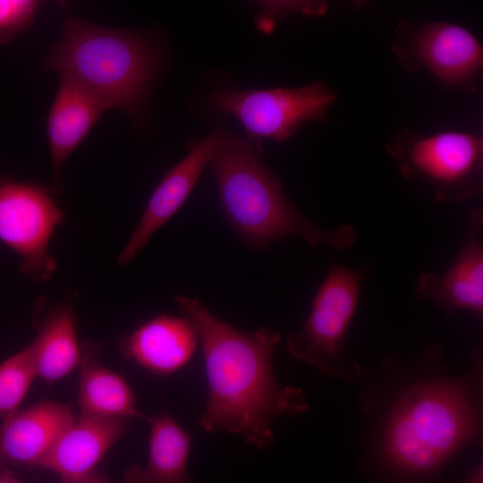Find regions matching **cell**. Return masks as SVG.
<instances>
[{
  "label": "cell",
  "mask_w": 483,
  "mask_h": 483,
  "mask_svg": "<svg viewBox=\"0 0 483 483\" xmlns=\"http://www.w3.org/2000/svg\"><path fill=\"white\" fill-rule=\"evenodd\" d=\"M443 356L442 347H428L387 386L360 398L369 453L394 483H434L462 449L482 443L481 353L474 350L468 371L456 375Z\"/></svg>",
  "instance_id": "cell-1"
},
{
  "label": "cell",
  "mask_w": 483,
  "mask_h": 483,
  "mask_svg": "<svg viewBox=\"0 0 483 483\" xmlns=\"http://www.w3.org/2000/svg\"><path fill=\"white\" fill-rule=\"evenodd\" d=\"M195 327L204 356L208 394L199 426L227 431L266 450L275 441L272 422L309 410L304 392L275 377L273 352L281 335L267 327L246 333L212 314L199 300L176 296Z\"/></svg>",
  "instance_id": "cell-2"
},
{
  "label": "cell",
  "mask_w": 483,
  "mask_h": 483,
  "mask_svg": "<svg viewBox=\"0 0 483 483\" xmlns=\"http://www.w3.org/2000/svg\"><path fill=\"white\" fill-rule=\"evenodd\" d=\"M208 165L223 213L249 249L263 250L289 236L341 250L357 242L353 225L325 229L305 216L287 198L278 176L264 164L250 141L223 132Z\"/></svg>",
  "instance_id": "cell-3"
},
{
  "label": "cell",
  "mask_w": 483,
  "mask_h": 483,
  "mask_svg": "<svg viewBox=\"0 0 483 483\" xmlns=\"http://www.w3.org/2000/svg\"><path fill=\"white\" fill-rule=\"evenodd\" d=\"M44 66L79 87L106 109L140 118L158 67L157 55L140 35L68 15Z\"/></svg>",
  "instance_id": "cell-4"
},
{
  "label": "cell",
  "mask_w": 483,
  "mask_h": 483,
  "mask_svg": "<svg viewBox=\"0 0 483 483\" xmlns=\"http://www.w3.org/2000/svg\"><path fill=\"white\" fill-rule=\"evenodd\" d=\"M362 275L357 268L333 261L318 288L301 329L286 338L290 354L334 378L357 383L362 367L346 359L345 338L358 307Z\"/></svg>",
  "instance_id": "cell-5"
},
{
  "label": "cell",
  "mask_w": 483,
  "mask_h": 483,
  "mask_svg": "<svg viewBox=\"0 0 483 483\" xmlns=\"http://www.w3.org/2000/svg\"><path fill=\"white\" fill-rule=\"evenodd\" d=\"M386 149L403 177L426 184L440 202H459L482 189L481 137L459 131L426 137L405 129Z\"/></svg>",
  "instance_id": "cell-6"
},
{
  "label": "cell",
  "mask_w": 483,
  "mask_h": 483,
  "mask_svg": "<svg viewBox=\"0 0 483 483\" xmlns=\"http://www.w3.org/2000/svg\"><path fill=\"white\" fill-rule=\"evenodd\" d=\"M336 96L326 83L315 81L299 88L220 89L211 104L239 121L250 137L284 143L304 123L325 120Z\"/></svg>",
  "instance_id": "cell-7"
},
{
  "label": "cell",
  "mask_w": 483,
  "mask_h": 483,
  "mask_svg": "<svg viewBox=\"0 0 483 483\" xmlns=\"http://www.w3.org/2000/svg\"><path fill=\"white\" fill-rule=\"evenodd\" d=\"M63 218L62 209L44 187L13 181L0 183V240L21 257V270L39 284L55 274L49 242Z\"/></svg>",
  "instance_id": "cell-8"
},
{
  "label": "cell",
  "mask_w": 483,
  "mask_h": 483,
  "mask_svg": "<svg viewBox=\"0 0 483 483\" xmlns=\"http://www.w3.org/2000/svg\"><path fill=\"white\" fill-rule=\"evenodd\" d=\"M394 53L409 72L426 70L453 87L473 89L483 65V48L467 29L447 22L413 25L400 21Z\"/></svg>",
  "instance_id": "cell-9"
},
{
  "label": "cell",
  "mask_w": 483,
  "mask_h": 483,
  "mask_svg": "<svg viewBox=\"0 0 483 483\" xmlns=\"http://www.w3.org/2000/svg\"><path fill=\"white\" fill-rule=\"evenodd\" d=\"M483 213L470 211L462 247L444 273L429 270L420 273L415 284V295L431 301L446 314L458 310L471 312L478 320L483 318Z\"/></svg>",
  "instance_id": "cell-10"
},
{
  "label": "cell",
  "mask_w": 483,
  "mask_h": 483,
  "mask_svg": "<svg viewBox=\"0 0 483 483\" xmlns=\"http://www.w3.org/2000/svg\"><path fill=\"white\" fill-rule=\"evenodd\" d=\"M222 131H214L193 145L188 154L170 168L152 193L146 208L117 262H131L160 229L184 204L204 167L217 149Z\"/></svg>",
  "instance_id": "cell-11"
},
{
  "label": "cell",
  "mask_w": 483,
  "mask_h": 483,
  "mask_svg": "<svg viewBox=\"0 0 483 483\" xmlns=\"http://www.w3.org/2000/svg\"><path fill=\"white\" fill-rule=\"evenodd\" d=\"M199 343L187 318L161 314L122 336L118 347L126 360L155 375L167 376L191 360Z\"/></svg>",
  "instance_id": "cell-12"
},
{
  "label": "cell",
  "mask_w": 483,
  "mask_h": 483,
  "mask_svg": "<svg viewBox=\"0 0 483 483\" xmlns=\"http://www.w3.org/2000/svg\"><path fill=\"white\" fill-rule=\"evenodd\" d=\"M75 420L71 407L58 402L43 401L17 410L0 425V459L38 466Z\"/></svg>",
  "instance_id": "cell-13"
},
{
  "label": "cell",
  "mask_w": 483,
  "mask_h": 483,
  "mask_svg": "<svg viewBox=\"0 0 483 483\" xmlns=\"http://www.w3.org/2000/svg\"><path fill=\"white\" fill-rule=\"evenodd\" d=\"M130 429L126 419L80 416L60 436L38 467L58 474L61 479L89 474Z\"/></svg>",
  "instance_id": "cell-14"
},
{
  "label": "cell",
  "mask_w": 483,
  "mask_h": 483,
  "mask_svg": "<svg viewBox=\"0 0 483 483\" xmlns=\"http://www.w3.org/2000/svg\"><path fill=\"white\" fill-rule=\"evenodd\" d=\"M106 109L72 82L61 79L46 127L55 183L72 153Z\"/></svg>",
  "instance_id": "cell-15"
},
{
  "label": "cell",
  "mask_w": 483,
  "mask_h": 483,
  "mask_svg": "<svg viewBox=\"0 0 483 483\" xmlns=\"http://www.w3.org/2000/svg\"><path fill=\"white\" fill-rule=\"evenodd\" d=\"M150 426L146 466H129L123 483H194L188 473L191 434L166 410L148 417Z\"/></svg>",
  "instance_id": "cell-16"
},
{
  "label": "cell",
  "mask_w": 483,
  "mask_h": 483,
  "mask_svg": "<svg viewBox=\"0 0 483 483\" xmlns=\"http://www.w3.org/2000/svg\"><path fill=\"white\" fill-rule=\"evenodd\" d=\"M96 352L97 347L91 343L81 346L78 395L80 416L148 420V417L138 410L126 379L97 361Z\"/></svg>",
  "instance_id": "cell-17"
},
{
  "label": "cell",
  "mask_w": 483,
  "mask_h": 483,
  "mask_svg": "<svg viewBox=\"0 0 483 483\" xmlns=\"http://www.w3.org/2000/svg\"><path fill=\"white\" fill-rule=\"evenodd\" d=\"M37 377L56 382L80 366V347L74 313L68 306L52 310L38 327L30 345Z\"/></svg>",
  "instance_id": "cell-18"
},
{
  "label": "cell",
  "mask_w": 483,
  "mask_h": 483,
  "mask_svg": "<svg viewBox=\"0 0 483 483\" xmlns=\"http://www.w3.org/2000/svg\"><path fill=\"white\" fill-rule=\"evenodd\" d=\"M36 377L29 346L0 364V417L18 410Z\"/></svg>",
  "instance_id": "cell-19"
},
{
  "label": "cell",
  "mask_w": 483,
  "mask_h": 483,
  "mask_svg": "<svg viewBox=\"0 0 483 483\" xmlns=\"http://www.w3.org/2000/svg\"><path fill=\"white\" fill-rule=\"evenodd\" d=\"M41 4L35 0H0V44L29 30Z\"/></svg>",
  "instance_id": "cell-20"
},
{
  "label": "cell",
  "mask_w": 483,
  "mask_h": 483,
  "mask_svg": "<svg viewBox=\"0 0 483 483\" xmlns=\"http://www.w3.org/2000/svg\"><path fill=\"white\" fill-rule=\"evenodd\" d=\"M261 11H264L265 20L270 17H284L292 13H302L304 14H322L326 11V4L317 2H261Z\"/></svg>",
  "instance_id": "cell-21"
},
{
  "label": "cell",
  "mask_w": 483,
  "mask_h": 483,
  "mask_svg": "<svg viewBox=\"0 0 483 483\" xmlns=\"http://www.w3.org/2000/svg\"><path fill=\"white\" fill-rule=\"evenodd\" d=\"M60 483H110L107 478L97 470L81 477L61 479Z\"/></svg>",
  "instance_id": "cell-22"
},
{
  "label": "cell",
  "mask_w": 483,
  "mask_h": 483,
  "mask_svg": "<svg viewBox=\"0 0 483 483\" xmlns=\"http://www.w3.org/2000/svg\"><path fill=\"white\" fill-rule=\"evenodd\" d=\"M453 483H483V465L478 463L469 468L463 476Z\"/></svg>",
  "instance_id": "cell-23"
},
{
  "label": "cell",
  "mask_w": 483,
  "mask_h": 483,
  "mask_svg": "<svg viewBox=\"0 0 483 483\" xmlns=\"http://www.w3.org/2000/svg\"><path fill=\"white\" fill-rule=\"evenodd\" d=\"M0 483H21L13 473L4 468L0 470Z\"/></svg>",
  "instance_id": "cell-24"
},
{
  "label": "cell",
  "mask_w": 483,
  "mask_h": 483,
  "mask_svg": "<svg viewBox=\"0 0 483 483\" xmlns=\"http://www.w3.org/2000/svg\"><path fill=\"white\" fill-rule=\"evenodd\" d=\"M8 463L0 459V470H3L4 468H7Z\"/></svg>",
  "instance_id": "cell-25"
}]
</instances>
